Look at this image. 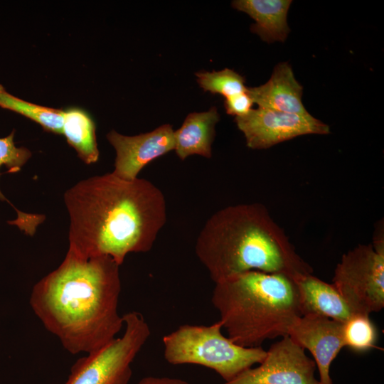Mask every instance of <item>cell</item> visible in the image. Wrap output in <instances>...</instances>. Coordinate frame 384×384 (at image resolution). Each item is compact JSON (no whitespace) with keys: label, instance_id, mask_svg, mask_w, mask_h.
<instances>
[{"label":"cell","instance_id":"6da1fadb","mask_svg":"<svg viewBox=\"0 0 384 384\" xmlns=\"http://www.w3.org/2000/svg\"><path fill=\"white\" fill-rule=\"evenodd\" d=\"M69 250L84 257L109 256L119 266L131 252L151 250L166 221L162 191L151 181L112 172L78 182L64 193Z\"/></svg>","mask_w":384,"mask_h":384},{"label":"cell","instance_id":"7a4b0ae2","mask_svg":"<svg viewBox=\"0 0 384 384\" xmlns=\"http://www.w3.org/2000/svg\"><path fill=\"white\" fill-rule=\"evenodd\" d=\"M120 292L119 265L110 257H84L68 249L61 264L33 287L29 303L65 350L89 353L124 326Z\"/></svg>","mask_w":384,"mask_h":384},{"label":"cell","instance_id":"3957f363","mask_svg":"<svg viewBox=\"0 0 384 384\" xmlns=\"http://www.w3.org/2000/svg\"><path fill=\"white\" fill-rule=\"evenodd\" d=\"M195 251L215 284L247 271L292 277L312 268L261 203H241L213 214L198 235Z\"/></svg>","mask_w":384,"mask_h":384},{"label":"cell","instance_id":"277c9868","mask_svg":"<svg viewBox=\"0 0 384 384\" xmlns=\"http://www.w3.org/2000/svg\"><path fill=\"white\" fill-rule=\"evenodd\" d=\"M293 277L247 271L215 284L211 302L228 337L243 347L288 336L302 316Z\"/></svg>","mask_w":384,"mask_h":384},{"label":"cell","instance_id":"5b68a950","mask_svg":"<svg viewBox=\"0 0 384 384\" xmlns=\"http://www.w3.org/2000/svg\"><path fill=\"white\" fill-rule=\"evenodd\" d=\"M218 321L209 326L183 324L165 335L166 361L172 365L196 364L215 371L225 382L260 363L267 355L261 346L243 347L225 336Z\"/></svg>","mask_w":384,"mask_h":384},{"label":"cell","instance_id":"8992f818","mask_svg":"<svg viewBox=\"0 0 384 384\" xmlns=\"http://www.w3.org/2000/svg\"><path fill=\"white\" fill-rule=\"evenodd\" d=\"M122 318L123 334L78 359L63 384H128L132 373V363L151 331L139 312L129 311Z\"/></svg>","mask_w":384,"mask_h":384},{"label":"cell","instance_id":"52a82bcc","mask_svg":"<svg viewBox=\"0 0 384 384\" xmlns=\"http://www.w3.org/2000/svg\"><path fill=\"white\" fill-rule=\"evenodd\" d=\"M333 284L356 314L369 316L384 307V239L381 232L373 244L358 245L343 255Z\"/></svg>","mask_w":384,"mask_h":384},{"label":"cell","instance_id":"ba28073f","mask_svg":"<svg viewBox=\"0 0 384 384\" xmlns=\"http://www.w3.org/2000/svg\"><path fill=\"white\" fill-rule=\"evenodd\" d=\"M247 146L252 149H268L277 144L306 134H328V124L310 114H298L257 107L242 117H235Z\"/></svg>","mask_w":384,"mask_h":384},{"label":"cell","instance_id":"9c48e42d","mask_svg":"<svg viewBox=\"0 0 384 384\" xmlns=\"http://www.w3.org/2000/svg\"><path fill=\"white\" fill-rule=\"evenodd\" d=\"M316 364L289 336L272 344L262 363L223 384H319Z\"/></svg>","mask_w":384,"mask_h":384},{"label":"cell","instance_id":"30bf717a","mask_svg":"<svg viewBox=\"0 0 384 384\" xmlns=\"http://www.w3.org/2000/svg\"><path fill=\"white\" fill-rule=\"evenodd\" d=\"M107 138L116 151L112 173L127 181L137 178L146 165L175 147L174 131L169 124L135 136H125L112 130Z\"/></svg>","mask_w":384,"mask_h":384},{"label":"cell","instance_id":"8fae6325","mask_svg":"<svg viewBox=\"0 0 384 384\" xmlns=\"http://www.w3.org/2000/svg\"><path fill=\"white\" fill-rule=\"evenodd\" d=\"M343 323L319 315L299 317L288 336L304 350L310 351L319 373V384H332L330 366L342 348Z\"/></svg>","mask_w":384,"mask_h":384},{"label":"cell","instance_id":"7c38bea8","mask_svg":"<svg viewBox=\"0 0 384 384\" xmlns=\"http://www.w3.org/2000/svg\"><path fill=\"white\" fill-rule=\"evenodd\" d=\"M302 86L296 80L291 65L277 64L267 82L247 87V92L258 107L298 114H309L302 103Z\"/></svg>","mask_w":384,"mask_h":384},{"label":"cell","instance_id":"4fadbf2b","mask_svg":"<svg viewBox=\"0 0 384 384\" xmlns=\"http://www.w3.org/2000/svg\"><path fill=\"white\" fill-rule=\"evenodd\" d=\"M293 279L298 290L302 316L319 315L345 323L356 314L333 284L311 273L297 274Z\"/></svg>","mask_w":384,"mask_h":384},{"label":"cell","instance_id":"5bb4252c","mask_svg":"<svg viewBox=\"0 0 384 384\" xmlns=\"http://www.w3.org/2000/svg\"><path fill=\"white\" fill-rule=\"evenodd\" d=\"M220 117L216 107L201 112L187 115L181 127L174 131V150L181 160L198 154L210 159L215 125Z\"/></svg>","mask_w":384,"mask_h":384},{"label":"cell","instance_id":"9a60e30c","mask_svg":"<svg viewBox=\"0 0 384 384\" xmlns=\"http://www.w3.org/2000/svg\"><path fill=\"white\" fill-rule=\"evenodd\" d=\"M291 0H236L232 6L245 12L255 23L250 27L267 43L284 42L290 31L287 16Z\"/></svg>","mask_w":384,"mask_h":384},{"label":"cell","instance_id":"2e32d148","mask_svg":"<svg viewBox=\"0 0 384 384\" xmlns=\"http://www.w3.org/2000/svg\"><path fill=\"white\" fill-rule=\"evenodd\" d=\"M95 129L94 121L85 110L75 107L64 111L63 134L86 164L99 159Z\"/></svg>","mask_w":384,"mask_h":384},{"label":"cell","instance_id":"e0dca14e","mask_svg":"<svg viewBox=\"0 0 384 384\" xmlns=\"http://www.w3.org/2000/svg\"><path fill=\"white\" fill-rule=\"evenodd\" d=\"M0 107L20 114L38 123L47 132L63 134L64 111L43 107L18 98L0 84Z\"/></svg>","mask_w":384,"mask_h":384},{"label":"cell","instance_id":"ac0fdd59","mask_svg":"<svg viewBox=\"0 0 384 384\" xmlns=\"http://www.w3.org/2000/svg\"><path fill=\"white\" fill-rule=\"evenodd\" d=\"M197 82L205 92L223 95L225 98L245 92L244 77L229 68L220 71H200L196 73Z\"/></svg>","mask_w":384,"mask_h":384},{"label":"cell","instance_id":"d6986e66","mask_svg":"<svg viewBox=\"0 0 384 384\" xmlns=\"http://www.w3.org/2000/svg\"><path fill=\"white\" fill-rule=\"evenodd\" d=\"M343 336L345 346L356 351H364L374 346L377 332L369 316L355 314L343 323Z\"/></svg>","mask_w":384,"mask_h":384},{"label":"cell","instance_id":"ffe728a7","mask_svg":"<svg viewBox=\"0 0 384 384\" xmlns=\"http://www.w3.org/2000/svg\"><path fill=\"white\" fill-rule=\"evenodd\" d=\"M14 136L15 129H13L8 136L0 138V168L5 166L9 173L19 171L32 155L27 148L15 145ZM0 201H9L1 190Z\"/></svg>","mask_w":384,"mask_h":384},{"label":"cell","instance_id":"44dd1931","mask_svg":"<svg viewBox=\"0 0 384 384\" xmlns=\"http://www.w3.org/2000/svg\"><path fill=\"white\" fill-rule=\"evenodd\" d=\"M254 102L247 90L226 97L224 102L225 111L235 117L246 115L252 109Z\"/></svg>","mask_w":384,"mask_h":384},{"label":"cell","instance_id":"7402d4cb","mask_svg":"<svg viewBox=\"0 0 384 384\" xmlns=\"http://www.w3.org/2000/svg\"><path fill=\"white\" fill-rule=\"evenodd\" d=\"M136 384H192L184 380L170 378V377H157L146 376L142 378Z\"/></svg>","mask_w":384,"mask_h":384}]
</instances>
